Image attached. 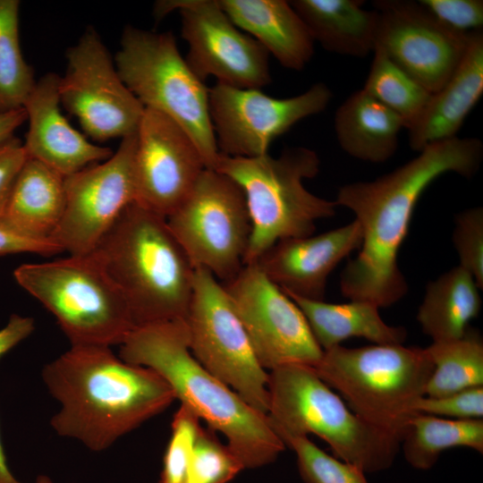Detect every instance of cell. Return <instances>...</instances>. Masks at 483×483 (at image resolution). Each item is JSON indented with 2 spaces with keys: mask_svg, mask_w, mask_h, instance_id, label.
<instances>
[{
  "mask_svg": "<svg viewBox=\"0 0 483 483\" xmlns=\"http://www.w3.org/2000/svg\"><path fill=\"white\" fill-rule=\"evenodd\" d=\"M482 158L479 139L455 137L426 147L413 159L373 181L342 186L335 203L353 212L362 232L358 255L341 274L342 294L378 308L400 301L408 292V283L397 256L419 197L446 173L472 177Z\"/></svg>",
  "mask_w": 483,
  "mask_h": 483,
  "instance_id": "6da1fadb",
  "label": "cell"
},
{
  "mask_svg": "<svg viewBox=\"0 0 483 483\" xmlns=\"http://www.w3.org/2000/svg\"><path fill=\"white\" fill-rule=\"evenodd\" d=\"M61 404L50 424L61 436L100 452L175 400L166 381L149 368L128 363L109 346L71 345L42 370Z\"/></svg>",
  "mask_w": 483,
  "mask_h": 483,
  "instance_id": "7a4b0ae2",
  "label": "cell"
},
{
  "mask_svg": "<svg viewBox=\"0 0 483 483\" xmlns=\"http://www.w3.org/2000/svg\"><path fill=\"white\" fill-rule=\"evenodd\" d=\"M120 346L123 360L156 371L182 405L224 435L244 469L270 464L285 449L267 415L253 409L194 358L185 319L137 326Z\"/></svg>",
  "mask_w": 483,
  "mask_h": 483,
  "instance_id": "3957f363",
  "label": "cell"
},
{
  "mask_svg": "<svg viewBox=\"0 0 483 483\" xmlns=\"http://www.w3.org/2000/svg\"><path fill=\"white\" fill-rule=\"evenodd\" d=\"M91 253L123 293L135 327L186 318L195 269L165 216L132 202Z\"/></svg>",
  "mask_w": 483,
  "mask_h": 483,
  "instance_id": "277c9868",
  "label": "cell"
},
{
  "mask_svg": "<svg viewBox=\"0 0 483 483\" xmlns=\"http://www.w3.org/2000/svg\"><path fill=\"white\" fill-rule=\"evenodd\" d=\"M267 389V415L283 442L314 434L337 459L364 473L382 471L394 463L401 441L360 419L313 367L290 364L272 369Z\"/></svg>",
  "mask_w": 483,
  "mask_h": 483,
  "instance_id": "5b68a950",
  "label": "cell"
},
{
  "mask_svg": "<svg viewBox=\"0 0 483 483\" xmlns=\"http://www.w3.org/2000/svg\"><path fill=\"white\" fill-rule=\"evenodd\" d=\"M319 166L318 154L304 147L287 148L278 157L219 153L214 169L240 186L250 217L244 265L255 263L279 241L312 235L317 221L335 214V201L314 195L303 184L318 174Z\"/></svg>",
  "mask_w": 483,
  "mask_h": 483,
  "instance_id": "8992f818",
  "label": "cell"
},
{
  "mask_svg": "<svg viewBox=\"0 0 483 483\" xmlns=\"http://www.w3.org/2000/svg\"><path fill=\"white\" fill-rule=\"evenodd\" d=\"M313 368L360 419L401 441L434 365L425 348L374 343L337 345Z\"/></svg>",
  "mask_w": 483,
  "mask_h": 483,
  "instance_id": "52a82bcc",
  "label": "cell"
},
{
  "mask_svg": "<svg viewBox=\"0 0 483 483\" xmlns=\"http://www.w3.org/2000/svg\"><path fill=\"white\" fill-rule=\"evenodd\" d=\"M14 278L55 316L71 345H121L135 328L123 293L92 253L23 264Z\"/></svg>",
  "mask_w": 483,
  "mask_h": 483,
  "instance_id": "ba28073f",
  "label": "cell"
},
{
  "mask_svg": "<svg viewBox=\"0 0 483 483\" xmlns=\"http://www.w3.org/2000/svg\"><path fill=\"white\" fill-rule=\"evenodd\" d=\"M114 61L123 82L144 107L179 124L207 168L214 169L219 151L209 114V89L182 56L174 35L126 26Z\"/></svg>",
  "mask_w": 483,
  "mask_h": 483,
  "instance_id": "9c48e42d",
  "label": "cell"
},
{
  "mask_svg": "<svg viewBox=\"0 0 483 483\" xmlns=\"http://www.w3.org/2000/svg\"><path fill=\"white\" fill-rule=\"evenodd\" d=\"M166 218L194 269L226 283L244 266L251 222L244 194L226 174L205 168Z\"/></svg>",
  "mask_w": 483,
  "mask_h": 483,
  "instance_id": "30bf717a",
  "label": "cell"
},
{
  "mask_svg": "<svg viewBox=\"0 0 483 483\" xmlns=\"http://www.w3.org/2000/svg\"><path fill=\"white\" fill-rule=\"evenodd\" d=\"M194 358L258 411H268V373L260 365L246 330L223 285L195 269L185 318Z\"/></svg>",
  "mask_w": 483,
  "mask_h": 483,
  "instance_id": "8fae6325",
  "label": "cell"
},
{
  "mask_svg": "<svg viewBox=\"0 0 483 483\" xmlns=\"http://www.w3.org/2000/svg\"><path fill=\"white\" fill-rule=\"evenodd\" d=\"M67 68L60 76V104L79 120L97 141L137 132L145 107L120 78L109 52L89 27L66 53Z\"/></svg>",
  "mask_w": 483,
  "mask_h": 483,
  "instance_id": "7c38bea8",
  "label": "cell"
},
{
  "mask_svg": "<svg viewBox=\"0 0 483 483\" xmlns=\"http://www.w3.org/2000/svg\"><path fill=\"white\" fill-rule=\"evenodd\" d=\"M174 10L182 17V37L188 43L185 58L195 75L205 81L241 89H261L271 82L268 52L230 20L218 0H168L155 4L157 20Z\"/></svg>",
  "mask_w": 483,
  "mask_h": 483,
  "instance_id": "4fadbf2b",
  "label": "cell"
},
{
  "mask_svg": "<svg viewBox=\"0 0 483 483\" xmlns=\"http://www.w3.org/2000/svg\"><path fill=\"white\" fill-rule=\"evenodd\" d=\"M223 285L266 370L318 363L324 351L302 311L257 263L244 265Z\"/></svg>",
  "mask_w": 483,
  "mask_h": 483,
  "instance_id": "5bb4252c",
  "label": "cell"
},
{
  "mask_svg": "<svg viewBox=\"0 0 483 483\" xmlns=\"http://www.w3.org/2000/svg\"><path fill=\"white\" fill-rule=\"evenodd\" d=\"M324 83L303 93L277 98L260 89H241L216 82L209 89V114L219 153L254 157L298 122L323 112L332 99Z\"/></svg>",
  "mask_w": 483,
  "mask_h": 483,
  "instance_id": "9a60e30c",
  "label": "cell"
},
{
  "mask_svg": "<svg viewBox=\"0 0 483 483\" xmlns=\"http://www.w3.org/2000/svg\"><path fill=\"white\" fill-rule=\"evenodd\" d=\"M137 132L122 139L103 163L64 177L65 205L52 239L72 256L91 253L122 212L137 199Z\"/></svg>",
  "mask_w": 483,
  "mask_h": 483,
  "instance_id": "2e32d148",
  "label": "cell"
},
{
  "mask_svg": "<svg viewBox=\"0 0 483 483\" xmlns=\"http://www.w3.org/2000/svg\"><path fill=\"white\" fill-rule=\"evenodd\" d=\"M377 43L386 55L431 94L453 73L471 34L439 22L419 1L377 0Z\"/></svg>",
  "mask_w": 483,
  "mask_h": 483,
  "instance_id": "e0dca14e",
  "label": "cell"
},
{
  "mask_svg": "<svg viewBox=\"0 0 483 483\" xmlns=\"http://www.w3.org/2000/svg\"><path fill=\"white\" fill-rule=\"evenodd\" d=\"M207 168L189 134L174 121L146 108L137 131L136 202L167 217Z\"/></svg>",
  "mask_w": 483,
  "mask_h": 483,
  "instance_id": "ac0fdd59",
  "label": "cell"
},
{
  "mask_svg": "<svg viewBox=\"0 0 483 483\" xmlns=\"http://www.w3.org/2000/svg\"><path fill=\"white\" fill-rule=\"evenodd\" d=\"M361 242V228L354 220L318 235L279 241L255 263L286 294L324 301L329 275Z\"/></svg>",
  "mask_w": 483,
  "mask_h": 483,
  "instance_id": "d6986e66",
  "label": "cell"
},
{
  "mask_svg": "<svg viewBox=\"0 0 483 483\" xmlns=\"http://www.w3.org/2000/svg\"><path fill=\"white\" fill-rule=\"evenodd\" d=\"M59 80L56 73H47L36 81L23 106L29 120L23 148L27 157L37 159L66 177L108 159L113 151L89 141L62 114Z\"/></svg>",
  "mask_w": 483,
  "mask_h": 483,
  "instance_id": "ffe728a7",
  "label": "cell"
},
{
  "mask_svg": "<svg viewBox=\"0 0 483 483\" xmlns=\"http://www.w3.org/2000/svg\"><path fill=\"white\" fill-rule=\"evenodd\" d=\"M483 94V32H474L461 63L448 80L432 93L424 110L408 129L412 150L457 137Z\"/></svg>",
  "mask_w": 483,
  "mask_h": 483,
  "instance_id": "44dd1931",
  "label": "cell"
},
{
  "mask_svg": "<svg viewBox=\"0 0 483 483\" xmlns=\"http://www.w3.org/2000/svg\"><path fill=\"white\" fill-rule=\"evenodd\" d=\"M218 3L236 27L258 41L284 68L301 71L312 58L314 40L290 2L218 0Z\"/></svg>",
  "mask_w": 483,
  "mask_h": 483,
  "instance_id": "7402d4cb",
  "label": "cell"
},
{
  "mask_svg": "<svg viewBox=\"0 0 483 483\" xmlns=\"http://www.w3.org/2000/svg\"><path fill=\"white\" fill-rule=\"evenodd\" d=\"M312 39L326 50L365 57L377 43V13L363 9L360 0L289 1Z\"/></svg>",
  "mask_w": 483,
  "mask_h": 483,
  "instance_id": "603a6c76",
  "label": "cell"
},
{
  "mask_svg": "<svg viewBox=\"0 0 483 483\" xmlns=\"http://www.w3.org/2000/svg\"><path fill=\"white\" fill-rule=\"evenodd\" d=\"M334 125L341 148L371 163L386 162L394 155L400 131L404 128L395 113L362 89L337 108Z\"/></svg>",
  "mask_w": 483,
  "mask_h": 483,
  "instance_id": "cb8c5ba5",
  "label": "cell"
},
{
  "mask_svg": "<svg viewBox=\"0 0 483 483\" xmlns=\"http://www.w3.org/2000/svg\"><path fill=\"white\" fill-rule=\"evenodd\" d=\"M64 205V177L44 163L26 157L2 217L27 234L51 238L62 219Z\"/></svg>",
  "mask_w": 483,
  "mask_h": 483,
  "instance_id": "d4e9b609",
  "label": "cell"
},
{
  "mask_svg": "<svg viewBox=\"0 0 483 483\" xmlns=\"http://www.w3.org/2000/svg\"><path fill=\"white\" fill-rule=\"evenodd\" d=\"M302 311L310 330L323 351L341 345L352 337L367 339L376 344H402L407 331L387 325L373 303L351 301L328 303L287 294Z\"/></svg>",
  "mask_w": 483,
  "mask_h": 483,
  "instance_id": "484cf974",
  "label": "cell"
},
{
  "mask_svg": "<svg viewBox=\"0 0 483 483\" xmlns=\"http://www.w3.org/2000/svg\"><path fill=\"white\" fill-rule=\"evenodd\" d=\"M479 286L470 272L457 266L428 284L417 320L433 342L462 337L481 309Z\"/></svg>",
  "mask_w": 483,
  "mask_h": 483,
  "instance_id": "4316f807",
  "label": "cell"
},
{
  "mask_svg": "<svg viewBox=\"0 0 483 483\" xmlns=\"http://www.w3.org/2000/svg\"><path fill=\"white\" fill-rule=\"evenodd\" d=\"M405 460L415 469L429 470L450 448L483 453V420L452 419L415 412L401 440Z\"/></svg>",
  "mask_w": 483,
  "mask_h": 483,
  "instance_id": "83f0119b",
  "label": "cell"
},
{
  "mask_svg": "<svg viewBox=\"0 0 483 483\" xmlns=\"http://www.w3.org/2000/svg\"><path fill=\"white\" fill-rule=\"evenodd\" d=\"M425 350L434 365L426 396L439 397L483 386V342L478 331L469 328L459 339L433 342Z\"/></svg>",
  "mask_w": 483,
  "mask_h": 483,
  "instance_id": "f1b7e54d",
  "label": "cell"
},
{
  "mask_svg": "<svg viewBox=\"0 0 483 483\" xmlns=\"http://www.w3.org/2000/svg\"><path fill=\"white\" fill-rule=\"evenodd\" d=\"M382 103L409 129L419 118L431 93L395 64L378 46L362 89Z\"/></svg>",
  "mask_w": 483,
  "mask_h": 483,
  "instance_id": "f546056e",
  "label": "cell"
},
{
  "mask_svg": "<svg viewBox=\"0 0 483 483\" xmlns=\"http://www.w3.org/2000/svg\"><path fill=\"white\" fill-rule=\"evenodd\" d=\"M18 0H0V112L22 108L35 87L20 46Z\"/></svg>",
  "mask_w": 483,
  "mask_h": 483,
  "instance_id": "4dcf8cb0",
  "label": "cell"
},
{
  "mask_svg": "<svg viewBox=\"0 0 483 483\" xmlns=\"http://www.w3.org/2000/svg\"><path fill=\"white\" fill-rule=\"evenodd\" d=\"M244 467L210 428H199L190 459L186 483H228Z\"/></svg>",
  "mask_w": 483,
  "mask_h": 483,
  "instance_id": "1f68e13d",
  "label": "cell"
},
{
  "mask_svg": "<svg viewBox=\"0 0 483 483\" xmlns=\"http://www.w3.org/2000/svg\"><path fill=\"white\" fill-rule=\"evenodd\" d=\"M284 443L295 453L305 483H369L360 469L327 454L308 436L290 437Z\"/></svg>",
  "mask_w": 483,
  "mask_h": 483,
  "instance_id": "d6a6232c",
  "label": "cell"
},
{
  "mask_svg": "<svg viewBox=\"0 0 483 483\" xmlns=\"http://www.w3.org/2000/svg\"><path fill=\"white\" fill-rule=\"evenodd\" d=\"M200 427V419L181 404L172 421L158 483H186L193 444Z\"/></svg>",
  "mask_w": 483,
  "mask_h": 483,
  "instance_id": "836d02e7",
  "label": "cell"
},
{
  "mask_svg": "<svg viewBox=\"0 0 483 483\" xmlns=\"http://www.w3.org/2000/svg\"><path fill=\"white\" fill-rule=\"evenodd\" d=\"M453 242L460 265L483 287V209L475 207L458 213L454 218Z\"/></svg>",
  "mask_w": 483,
  "mask_h": 483,
  "instance_id": "e575fe53",
  "label": "cell"
},
{
  "mask_svg": "<svg viewBox=\"0 0 483 483\" xmlns=\"http://www.w3.org/2000/svg\"><path fill=\"white\" fill-rule=\"evenodd\" d=\"M413 411L452 419H481L483 386L439 397L424 395L415 402Z\"/></svg>",
  "mask_w": 483,
  "mask_h": 483,
  "instance_id": "d590c367",
  "label": "cell"
},
{
  "mask_svg": "<svg viewBox=\"0 0 483 483\" xmlns=\"http://www.w3.org/2000/svg\"><path fill=\"white\" fill-rule=\"evenodd\" d=\"M439 22L462 34L482 31L483 1L420 0L419 1Z\"/></svg>",
  "mask_w": 483,
  "mask_h": 483,
  "instance_id": "8d00e7d4",
  "label": "cell"
},
{
  "mask_svg": "<svg viewBox=\"0 0 483 483\" xmlns=\"http://www.w3.org/2000/svg\"><path fill=\"white\" fill-rule=\"evenodd\" d=\"M23 252L51 256L64 252V250L52 238H40L27 234L1 217L0 256Z\"/></svg>",
  "mask_w": 483,
  "mask_h": 483,
  "instance_id": "74e56055",
  "label": "cell"
},
{
  "mask_svg": "<svg viewBox=\"0 0 483 483\" xmlns=\"http://www.w3.org/2000/svg\"><path fill=\"white\" fill-rule=\"evenodd\" d=\"M21 141L14 136L0 145V218L14 180L26 159Z\"/></svg>",
  "mask_w": 483,
  "mask_h": 483,
  "instance_id": "f35d334b",
  "label": "cell"
},
{
  "mask_svg": "<svg viewBox=\"0 0 483 483\" xmlns=\"http://www.w3.org/2000/svg\"><path fill=\"white\" fill-rule=\"evenodd\" d=\"M27 120L25 109L0 112V145L13 137V132Z\"/></svg>",
  "mask_w": 483,
  "mask_h": 483,
  "instance_id": "ab89813d",
  "label": "cell"
},
{
  "mask_svg": "<svg viewBox=\"0 0 483 483\" xmlns=\"http://www.w3.org/2000/svg\"><path fill=\"white\" fill-rule=\"evenodd\" d=\"M0 483H21L14 478L9 470L4 449L0 441Z\"/></svg>",
  "mask_w": 483,
  "mask_h": 483,
  "instance_id": "60d3db41",
  "label": "cell"
},
{
  "mask_svg": "<svg viewBox=\"0 0 483 483\" xmlns=\"http://www.w3.org/2000/svg\"><path fill=\"white\" fill-rule=\"evenodd\" d=\"M36 483H52V481L47 476L40 475L37 478Z\"/></svg>",
  "mask_w": 483,
  "mask_h": 483,
  "instance_id": "b9f144b4",
  "label": "cell"
}]
</instances>
